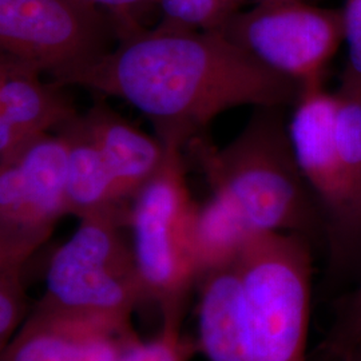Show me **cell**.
I'll use <instances>...</instances> for the list:
<instances>
[{
  "label": "cell",
  "instance_id": "6da1fadb",
  "mask_svg": "<svg viewBox=\"0 0 361 361\" xmlns=\"http://www.w3.org/2000/svg\"><path fill=\"white\" fill-rule=\"evenodd\" d=\"M113 16V15H111ZM116 49L68 82L116 97L146 116L162 143L180 147L240 106L293 107L302 86L261 63L219 31L116 18Z\"/></svg>",
  "mask_w": 361,
  "mask_h": 361
},
{
  "label": "cell",
  "instance_id": "9c48e42d",
  "mask_svg": "<svg viewBox=\"0 0 361 361\" xmlns=\"http://www.w3.org/2000/svg\"><path fill=\"white\" fill-rule=\"evenodd\" d=\"M141 341L131 317L71 312L38 302L1 349L0 361H116Z\"/></svg>",
  "mask_w": 361,
  "mask_h": 361
},
{
  "label": "cell",
  "instance_id": "4fadbf2b",
  "mask_svg": "<svg viewBox=\"0 0 361 361\" xmlns=\"http://www.w3.org/2000/svg\"><path fill=\"white\" fill-rule=\"evenodd\" d=\"M82 116L114 180L118 197L130 207L161 166L165 145L133 126L102 101Z\"/></svg>",
  "mask_w": 361,
  "mask_h": 361
},
{
  "label": "cell",
  "instance_id": "9a60e30c",
  "mask_svg": "<svg viewBox=\"0 0 361 361\" xmlns=\"http://www.w3.org/2000/svg\"><path fill=\"white\" fill-rule=\"evenodd\" d=\"M252 234L255 233L235 209L217 194H212L204 205H198L193 228L198 281L209 271L234 264Z\"/></svg>",
  "mask_w": 361,
  "mask_h": 361
},
{
  "label": "cell",
  "instance_id": "7a4b0ae2",
  "mask_svg": "<svg viewBox=\"0 0 361 361\" xmlns=\"http://www.w3.org/2000/svg\"><path fill=\"white\" fill-rule=\"evenodd\" d=\"M240 134L219 149L207 134L186 145L217 194L232 205L253 233L326 238L323 207L297 162L284 106L253 107Z\"/></svg>",
  "mask_w": 361,
  "mask_h": 361
},
{
  "label": "cell",
  "instance_id": "52a82bcc",
  "mask_svg": "<svg viewBox=\"0 0 361 361\" xmlns=\"http://www.w3.org/2000/svg\"><path fill=\"white\" fill-rule=\"evenodd\" d=\"M221 32L302 89L317 87L344 42V13L308 0H259Z\"/></svg>",
  "mask_w": 361,
  "mask_h": 361
},
{
  "label": "cell",
  "instance_id": "603a6c76",
  "mask_svg": "<svg viewBox=\"0 0 361 361\" xmlns=\"http://www.w3.org/2000/svg\"><path fill=\"white\" fill-rule=\"evenodd\" d=\"M338 361H361V343L336 357Z\"/></svg>",
  "mask_w": 361,
  "mask_h": 361
},
{
  "label": "cell",
  "instance_id": "3957f363",
  "mask_svg": "<svg viewBox=\"0 0 361 361\" xmlns=\"http://www.w3.org/2000/svg\"><path fill=\"white\" fill-rule=\"evenodd\" d=\"M165 157L130 205L131 245L146 298L159 305L164 323H180L198 274L193 256L194 202L185 150L164 143Z\"/></svg>",
  "mask_w": 361,
  "mask_h": 361
},
{
  "label": "cell",
  "instance_id": "7c38bea8",
  "mask_svg": "<svg viewBox=\"0 0 361 361\" xmlns=\"http://www.w3.org/2000/svg\"><path fill=\"white\" fill-rule=\"evenodd\" d=\"M198 283L200 353L209 361H252L245 290L237 261L209 271Z\"/></svg>",
  "mask_w": 361,
  "mask_h": 361
},
{
  "label": "cell",
  "instance_id": "5b68a950",
  "mask_svg": "<svg viewBox=\"0 0 361 361\" xmlns=\"http://www.w3.org/2000/svg\"><path fill=\"white\" fill-rule=\"evenodd\" d=\"M126 213L79 219L77 231L51 257L39 302L59 310L131 317L146 293L133 245L123 228Z\"/></svg>",
  "mask_w": 361,
  "mask_h": 361
},
{
  "label": "cell",
  "instance_id": "44dd1931",
  "mask_svg": "<svg viewBox=\"0 0 361 361\" xmlns=\"http://www.w3.org/2000/svg\"><path fill=\"white\" fill-rule=\"evenodd\" d=\"M361 343V281L337 310L335 323L326 338V352L334 357Z\"/></svg>",
  "mask_w": 361,
  "mask_h": 361
},
{
  "label": "cell",
  "instance_id": "d6986e66",
  "mask_svg": "<svg viewBox=\"0 0 361 361\" xmlns=\"http://www.w3.org/2000/svg\"><path fill=\"white\" fill-rule=\"evenodd\" d=\"M22 271V268L0 269V350L7 347L31 314Z\"/></svg>",
  "mask_w": 361,
  "mask_h": 361
},
{
  "label": "cell",
  "instance_id": "7402d4cb",
  "mask_svg": "<svg viewBox=\"0 0 361 361\" xmlns=\"http://www.w3.org/2000/svg\"><path fill=\"white\" fill-rule=\"evenodd\" d=\"M98 6L116 18H133L142 22L143 15L153 7H158V0H83Z\"/></svg>",
  "mask_w": 361,
  "mask_h": 361
},
{
  "label": "cell",
  "instance_id": "ffe728a7",
  "mask_svg": "<svg viewBox=\"0 0 361 361\" xmlns=\"http://www.w3.org/2000/svg\"><path fill=\"white\" fill-rule=\"evenodd\" d=\"M343 13L348 55L336 92L343 98L361 102V0H345Z\"/></svg>",
  "mask_w": 361,
  "mask_h": 361
},
{
  "label": "cell",
  "instance_id": "e0dca14e",
  "mask_svg": "<svg viewBox=\"0 0 361 361\" xmlns=\"http://www.w3.org/2000/svg\"><path fill=\"white\" fill-rule=\"evenodd\" d=\"M326 243L334 267L361 271V177L345 212L328 225Z\"/></svg>",
  "mask_w": 361,
  "mask_h": 361
},
{
  "label": "cell",
  "instance_id": "30bf717a",
  "mask_svg": "<svg viewBox=\"0 0 361 361\" xmlns=\"http://www.w3.org/2000/svg\"><path fill=\"white\" fill-rule=\"evenodd\" d=\"M336 92L324 86L302 89L289 116L297 162L326 216V228L349 205L353 183L336 138Z\"/></svg>",
  "mask_w": 361,
  "mask_h": 361
},
{
  "label": "cell",
  "instance_id": "ac0fdd59",
  "mask_svg": "<svg viewBox=\"0 0 361 361\" xmlns=\"http://www.w3.org/2000/svg\"><path fill=\"white\" fill-rule=\"evenodd\" d=\"M180 323H164V329L152 341H141L116 361H192L200 353L198 340L183 336Z\"/></svg>",
  "mask_w": 361,
  "mask_h": 361
},
{
  "label": "cell",
  "instance_id": "8fae6325",
  "mask_svg": "<svg viewBox=\"0 0 361 361\" xmlns=\"http://www.w3.org/2000/svg\"><path fill=\"white\" fill-rule=\"evenodd\" d=\"M31 63L0 52V164L80 113L66 86Z\"/></svg>",
  "mask_w": 361,
  "mask_h": 361
},
{
  "label": "cell",
  "instance_id": "2e32d148",
  "mask_svg": "<svg viewBox=\"0 0 361 361\" xmlns=\"http://www.w3.org/2000/svg\"><path fill=\"white\" fill-rule=\"evenodd\" d=\"M259 0H158L162 20L200 31H222L247 3Z\"/></svg>",
  "mask_w": 361,
  "mask_h": 361
},
{
  "label": "cell",
  "instance_id": "277c9868",
  "mask_svg": "<svg viewBox=\"0 0 361 361\" xmlns=\"http://www.w3.org/2000/svg\"><path fill=\"white\" fill-rule=\"evenodd\" d=\"M252 361H307L313 258L310 240L286 232L249 237L237 259Z\"/></svg>",
  "mask_w": 361,
  "mask_h": 361
},
{
  "label": "cell",
  "instance_id": "ba28073f",
  "mask_svg": "<svg viewBox=\"0 0 361 361\" xmlns=\"http://www.w3.org/2000/svg\"><path fill=\"white\" fill-rule=\"evenodd\" d=\"M65 216L67 149L46 134L0 164V269H23Z\"/></svg>",
  "mask_w": 361,
  "mask_h": 361
},
{
  "label": "cell",
  "instance_id": "5bb4252c",
  "mask_svg": "<svg viewBox=\"0 0 361 361\" xmlns=\"http://www.w3.org/2000/svg\"><path fill=\"white\" fill-rule=\"evenodd\" d=\"M67 149V209L68 214L83 219L101 213H126L116 193L114 180L102 154L79 116L56 131Z\"/></svg>",
  "mask_w": 361,
  "mask_h": 361
},
{
  "label": "cell",
  "instance_id": "8992f818",
  "mask_svg": "<svg viewBox=\"0 0 361 361\" xmlns=\"http://www.w3.org/2000/svg\"><path fill=\"white\" fill-rule=\"evenodd\" d=\"M116 20L83 0H0V52L66 87L116 49Z\"/></svg>",
  "mask_w": 361,
  "mask_h": 361
}]
</instances>
